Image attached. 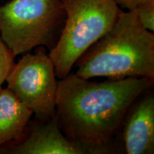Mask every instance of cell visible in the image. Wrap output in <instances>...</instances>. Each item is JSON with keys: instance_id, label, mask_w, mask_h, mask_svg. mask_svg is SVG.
<instances>
[{"instance_id": "obj_1", "label": "cell", "mask_w": 154, "mask_h": 154, "mask_svg": "<svg viewBox=\"0 0 154 154\" xmlns=\"http://www.w3.org/2000/svg\"><path fill=\"white\" fill-rule=\"evenodd\" d=\"M153 81L127 77L94 82L70 72L58 82L56 116L61 131L84 153H111L128 110Z\"/></svg>"}, {"instance_id": "obj_9", "label": "cell", "mask_w": 154, "mask_h": 154, "mask_svg": "<svg viewBox=\"0 0 154 154\" xmlns=\"http://www.w3.org/2000/svg\"><path fill=\"white\" fill-rule=\"evenodd\" d=\"M140 24L150 32H154V0H144L133 10Z\"/></svg>"}, {"instance_id": "obj_8", "label": "cell", "mask_w": 154, "mask_h": 154, "mask_svg": "<svg viewBox=\"0 0 154 154\" xmlns=\"http://www.w3.org/2000/svg\"><path fill=\"white\" fill-rule=\"evenodd\" d=\"M34 113L8 88L0 91V149L26 133Z\"/></svg>"}, {"instance_id": "obj_10", "label": "cell", "mask_w": 154, "mask_h": 154, "mask_svg": "<svg viewBox=\"0 0 154 154\" xmlns=\"http://www.w3.org/2000/svg\"><path fill=\"white\" fill-rule=\"evenodd\" d=\"M15 57L7 47L0 36V86L6 82L9 72L14 65Z\"/></svg>"}, {"instance_id": "obj_7", "label": "cell", "mask_w": 154, "mask_h": 154, "mask_svg": "<svg viewBox=\"0 0 154 154\" xmlns=\"http://www.w3.org/2000/svg\"><path fill=\"white\" fill-rule=\"evenodd\" d=\"M128 154L154 153V98L144 97L132 109L125 122L123 132Z\"/></svg>"}, {"instance_id": "obj_4", "label": "cell", "mask_w": 154, "mask_h": 154, "mask_svg": "<svg viewBox=\"0 0 154 154\" xmlns=\"http://www.w3.org/2000/svg\"><path fill=\"white\" fill-rule=\"evenodd\" d=\"M65 12L61 0H10L0 6V36L15 57L57 43Z\"/></svg>"}, {"instance_id": "obj_2", "label": "cell", "mask_w": 154, "mask_h": 154, "mask_svg": "<svg viewBox=\"0 0 154 154\" xmlns=\"http://www.w3.org/2000/svg\"><path fill=\"white\" fill-rule=\"evenodd\" d=\"M77 62L75 74L86 79L94 77L154 79V34L142 26L134 11L121 9L111 29Z\"/></svg>"}, {"instance_id": "obj_3", "label": "cell", "mask_w": 154, "mask_h": 154, "mask_svg": "<svg viewBox=\"0 0 154 154\" xmlns=\"http://www.w3.org/2000/svg\"><path fill=\"white\" fill-rule=\"evenodd\" d=\"M65 20L49 56L57 77L67 76L77 61L107 33L121 9L113 0H61Z\"/></svg>"}, {"instance_id": "obj_6", "label": "cell", "mask_w": 154, "mask_h": 154, "mask_svg": "<svg viewBox=\"0 0 154 154\" xmlns=\"http://www.w3.org/2000/svg\"><path fill=\"white\" fill-rule=\"evenodd\" d=\"M6 151L13 154H84L61 131L56 114L49 120L39 121Z\"/></svg>"}, {"instance_id": "obj_5", "label": "cell", "mask_w": 154, "mask_h": 154, "mask_svg": "<svg viewBox=\"0 0 154 154\" xmlns=\"http://www.w3.org/2000/svg\"><path fill=\"white\" fill-rule=\"evenodd\" d=\"M26 53L6 79L7 88L35 114L38 121L56 114L58 82L54 65L44 47Z\"/></svg>"}, {"instance_id": "obj_11", "label": "cell", "mask_w": 154, "mask_h": 154, "mask_svg": "<svg viewBox=\"0 0 154 154\" xmlns=\"http://www.w3.org/2000/svg\"><path fill=\"white\" fill-rule=\"evenodd\" d=\"M120 8L127 10H134L137 6L144 0H113Z\"/></svg>"}, {"instance_id": "obj_12", "label": "cell", "mask_w": 154, "mask_h": 154, "mask_svg": "<svg viewBox=\"0 0 154 154\" xmlns=\"http://www.w3.org/2000/svg\"><path fill=\"white\" fill-rule=\"evenodd\" d=\"M2 86H0V91H1V89H2Z\"/></svg>"}]
</instances>
